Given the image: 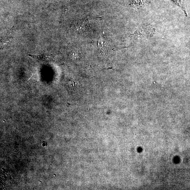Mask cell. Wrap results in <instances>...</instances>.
<instances>
[{"instance_id":"obj_1","label":"cell","mask_w":190,"mask_h":190,"mask_svg":"<svg viewBox=\"0 0 190 190\" xmlns=\"http://www.w3.org/2000/svg\"><path fill=\"white\" fill-rule=\"evenodd\" d=\"M154 32V29L150 25L144 24L140 25L133 35L136 37L143 39L152 37Z\"/></svg>"},{"instance_id":"obj_2","label":"cell","mask_w":190,"mask_h":190,"mask_svg":"<svg viewBox=\"0 0 190 190\" xmlns=\"http://www.w3.org/2000/svg\"><path fill=\"white\" fill-rule=\"evenodd\" d=\"M150 0H134V3L138 7H141L148 4Z\"/></svg>"},{"instance_id":"obj_3","label":"cell","mask_w":190,"mask_h":190,"mask_svg":"<svg viewBox=\"0 0 190 190\" xmlns=\"http://www.w3.org/2000/svg\"><path fill=\"white\" fill-rule=\"evenodd\" d=\"M180 7L184 10V6H183V0H172Z\"/></svg>"}]
</instances>
